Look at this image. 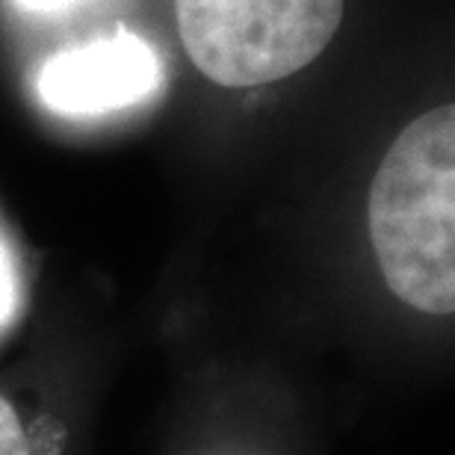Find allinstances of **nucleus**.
<instances>
[{
  "instance_id": "obj_1",
  "label": "nucleus",
  "mask_w": 455,
  "mask_h": 455,
  "mask_svg": "<svg viewBox=\"0 0 455 455\" xmlns=\"http://www.w3.org/2000/svg\"><path fill=\"white\" fill-rule=\"evenodd\" d=\"M370 236L396 299L426 314L455 307V107L414 118L370 187Z\"/></svg>"
},
{
  "instance_id": "obj_2",
  "label": "nucleus",
  "mask_w": 455,
  "mask_h": 455,
  "mask_svg": "<svg viewBox=\"0 0 455 455\" xmlns=\"http://www.w3.org/2000/svg\"><path fill=\"white\" fill-rule=\"evenodd\" d=\"M346 0H175L189 60L228 89L290 77L320 57Z\"/></svg>"
},
{
  "instance_id": "obj_3",
  "label": "nucleus",
  "mask_w": 455,
  "mask_h": 455,
  "mask_svg": "<svg viewBox=\"0 0 455 455\" xmlns=\"http://www.w3.org/2000/svg\"><path fill=\"white\" fill-rule=\"evenodd\" d=\"M160 84L157 53L122 33L51 57L39 75V98L62 116H101L145 101Z\"/></svg>"
},
{
  "instance_id": "obj_4",
  "label": "nucleus",
  "mask_w": 455,
  "mask_h": 455,
  "mask_svg": "<svg viewBox=\"0 0 455 455\" xmlns=\"http://www.w3.org/2000/svg\"><path fill=\"white\" fill-rule=\"evenodd\" d=\"M0 455H30V441L15 408L0 396Z\"/></svg>"
},
{
  "instance_id": "obj_5",
  "label": "nucleus",
  "mask_w": 455,
  "mask_h": 455,
  "mask_svg": "<svg viewBox=\"0 0 455 455\" xmlns=\"http://www.w3.org/2000/svg\"><path fill=\"white\" fill-rule=\"evenodd\" d=\"M18 305V275H15V263L12 254L0 240V329L12 320Z\"/></svg>"
},
{
  "instance_id": "obj_6",
  "label": "nucleus",
  "mask_w": 455,
  "mask_h": 455,
  "mask_svg": "<svg viewBox=\"0 0 455 455\" xmlns=\"http://www.w3.org/2000/svg\"><path fill=\"white\" fill-rule=\"evenodd\" d=\"M15 4H21L24 9H33V12H60V9L75 6L80 0H15Z\"/></svg>"
}]
</instances>
